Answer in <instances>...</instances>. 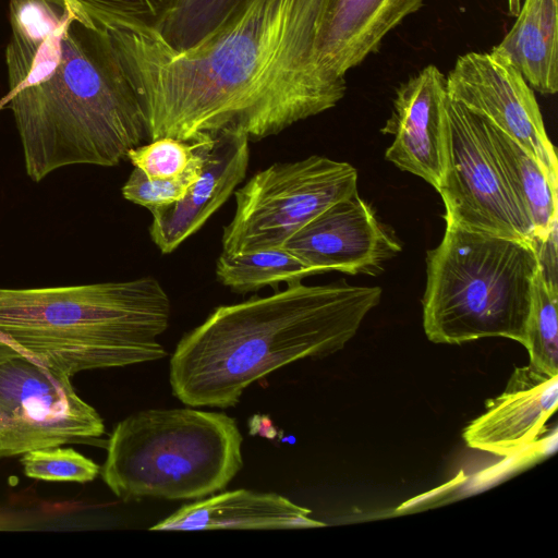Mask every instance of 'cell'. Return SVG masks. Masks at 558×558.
Masks as SVG:
<instances>
[{"instance_id": "16", "label": "cell", "mask_w": 558, "mask_h": 558, "mask_svg": "<svg viewBox=\"0 0 558 558\" xmlns=\"http://www.w3.org/2000/svg\"><path fill=\"white\" fill-rule=\"evenodd\" d=\"M312 511L275 493L236 489L213 494L183 505L151 531H203L217 529L278 530L320 527L326 523Z\"/></svg>"}, {"instance_id": "21", "label": "cell", "mask_w": 558, "mask_h": 558, "mask_svg": "<svg viewBox=\"0 0 558 558\" xmlns=\"http://www.w3.org/2000/svg\"><path fill=\"white\" fill-rule=\"evenodd\" d=\"M558 287L546 278L542 266L535 275L529 316L525 327L524 348L530 364L550 374H558Z\"/></svg>"}, {"instance_id": "18", "label": "cell", "mask_w": 558, "mask_h": 558, "mask_svg": "<svg viewBox=\"0 0 558 558\" xmlns=\"http://www.w3.org/2000/svg\"><path fill=\"white\" fill-rule=\"evenodd\" d=\"M482 120L505 178L532 225L536 243L544 241L558 223V184L514 140Z\"/></svg>"}, {"instance_id": "4", "label": "cell", "mask_w": 558, "mask_h": 558, "mask_svg": "<svg viewBox=\"0 0 558 558\" xmlns=\"http://www.w3.org/2000/svg\"><path fill=\"white\" fill-rule=\"evenodd\" d=\"M171 302L151 276L78 286L0 288V332L40 362L73 376L167 356L158 337Z\"/></svg>"}, {"instance_id": "6", "label": "cell", "mask_w": 558, "mask_h": 558, "mask_svg": "<svg viewBox=\"0 0 558 558\" xmlns=\"http://www.w3.org/2000/svg\"><path fill=\"white\" fill-rule=\"evenodd\" d=\"M242 436L223 412L149 409L119 422L100 474L123 501L202 499L243 466Z\"/></svg>"}, {"instance_id": "14", "label": "cell", "mask_w": 558, "mask_h": 558, "mask_svg": "<svg viewBox=\"0 0 558 558\" xmlns=\"http://www.w3.org/2000/svg\"><path fill=\"white\" fill-rule=\"evenodd\" d=\"M250 143L246 136L236 133L215 136L202 173L184 197L149 209V235L162 254L175 251L234 193L246 175Z\"/></svg>"}, {"instance_id": "2", "label": "cell", "mask_w": 558, "mask_h": 558, "mask_svg": "<svg viewBox=\"0 0 558 558\" xmlns=\"http://www.w3.org/2000/svg\"><path fill=\"white\" fill-rule=\"evenodd\" d=\"M5 63L9 108L34 182L73 165L117 166L148 140L108 27L71 10Z\"/></svg>"}, {"instance_id": "9", "label": "cell", "mask_w": 558, "mask_h": 558, "mask_svg": "<svg viewBox=\"0 0 558 558\" xmlns=\"http://www.w3.org/2000/svg\"><path fill=\"white\" fill-rule=\"evenodd\" d=\"M447 162L437 190L444 218L473 231L535 242L494 153L483 120L447 99Z\"/></svg>"}, {"instance_id": "10", "label": "cell", "mask_w": 558, "mask_h": 558, "mask_svg": "<svg viewBox=\"0 0 558 558\" xmlns=\"http://www.w3.org/2000/svg\"><path fill=\"white\" fill-rule=\"evenodd\" d=\"M448 96L514 140L558 184L556 148L533 89L501 52H468L446 76Z\"/></svg>"}, {"instance_id": "3", "label": "cell", "mask_w": 558, "mask_h": 558, "mask_svg": "<svg viewBox=\"0 0 558 558\" xmlns=\"http://www.w3.org/2000/svg\"><path fill=\"white\" fill-rule=\"evenodd\" d=\"M379 287L302 282L220 305L185 333L170 359L172 393L190 407L227 409L274 371L342 350L378 305Z\"/></svg>"}, {"instance_id": "15", "label": "cell", "mask_w": 558, "mask_h": 558, "mask_svg": "<svg viewBox=\"0 0 558 558\" xmlns=\"http://www.w3.org/2000/svg\"><path fill=\"white\" fill-rule=\"evenodd\" d=\"M425 0H333L319 47L323 71L347 86L345 74L376 53L384 38Z\"/></svg>"}, {"instance_id": "5", "label": "cell", "mask_w": 558, "mask_h": 558, "mask_svg": "<svg viewBox=\"0 0 558 558\" xmlns=\"http://www.w3.org/2000/svg\"><path fill=\"white\" fill-rule=\"evenodd\" d=\"M426 253L423 328L434 343L507 338L522 345L539 268L532 241L473 231L450 219Z\"/></svg>"}, {"instance_id": "25", "label": "cell", "mask_w": 558, "mask_h": 558, "mask_svg": "<svg viewBox=\"0 0 558 558\" xmlns=\"http://www.w3.org/2000/svg\"><path fill=\"white\" fill-rule=\"evenodd\" d=\"M204 162L205 160L174 179H148L140 169L134 168L122 186V195L125 199L147 209L172 204L182 199L199 178Z\"/></svg>"}, {"instance_id": "20", "label": "cell", "mask_w": 558, "mask_h": 558, "mask_svg": "<svg viewBox=\"0 0 558 558\" xmlns=\"http://www.w3.org/2000/svg\"><path fill=\"white\" fill-rule=\"evenodd\" d=\"M243 2L180 0L154 29L143 31L175 51H185L216 33Z\"/></svg>"}, {"instance_id": "13", "label": "cell", "mask_w": 558, "mask_h": 558, "mask_svg": "<svg viewBox=\"0 0 558 558\" xmlns=\"http://www.w3.org/2000/svg\"><path fill=\"white\" fill-rule=\"evenodd\" d=\"M558 404V374L531 364L515 367L505 390L485 403V411L464 428L468 447L498 457H513L532 445Z\"/></svg>"}, {"instance_id": "17", "label": "cell", "mask_w": 558, "mask_h": 558, "mask_svg": "<svg viewBox=\"0 0 558 558\" xmlns=\"http://www.w3.org/2000/svg\"><path fill=\"white\" fill-rule=\"evenodd\" d=\"M533 90H558V0H524L515 22L494 47Z\"/></svg>"}, {"instance_id": "19", "label": "cell", "mask_w": 558, "mask_h": 558, "mask_svg": "<svg viewBox=\"0 0 558 558\" xmlns=\"http://www.w3.org/2000/svg\"><path fill=\"white\" fill-rule=\"evenodd\" d=\"M314 275L310 267L283 246L240 255L221 253L216 263L218 281L240 294L281 282H302Z\"/></svg>"}, {"instance_id": "12", "label": "cell", "mask_w": 558, "mask_h": 558, "mask_svg": "<svg viewBox=\"0 0 558 558\" xmlns=\"http://www.w3.org/2000/svg\"><path fill=\"white\" fill-rule=\"evenodd\" d=\"M447 81L434 64L396 90L392 112L381 133L392 136L385 158L438 190L447 162Z\"/></svg>"}, {"instance_id": "26", "label": "cell", "mask_w": 558, "mask_h": 558, "mask_svg": "<svg viewBox=\"0 0 558 558\" xmlns=\"http://www.w3.org/2000/svg\"><path fill=\"white\" fill-rule=\"evenodd\" d=\"M508 14L515 17L520 11L521 0H507Z\"/></svg>"}, {"instance_id": "24", "label": "cell", "mask_w": 558, "mask_h": 558, "mask_svg": "<svg viewBox=\"0 0 558 558\" xmlns=\"http://www.w3.org/2000/svg\"><path fill=\"white\" fill-rule=\"evenodd\" d=\"M27 477L46 482L88 483L100 466L72 448L49 447L26 452L21 458Z\"/></svg>"}, {"instance_id": "7", "label": "cell", "mask_w": 558, "mask_h": 558, "mask_svg": "<svg viewBox=\"0 0 558 558\" xmlns=\"http://www.w3.org/2000/svg\"><path fill=\"white\" fill-rule=\"evenodd\" d=\"M357 179L352 165L318 155L256 172L233 193L235 210L223 228L221 253L282 247L326 208L356 194Z\"/></svg>"}, {"instance_id": "22", "label": "cell", "mask_w": 558, "mask_h": 558, "mask_svg": "<svg viewBox=\"0 0 558 558\" xmlns=\"http://www.w3.org/2000/svg\"><path fill=\"white\" fill-rule=\"evenodd\" d=\"M213 143L211 137L194 141L159 137L132 148L126 159L148 179H174L202 163Z\"/></svg>"}, {"instance_id": "8", "label": "cell", "mask_w": 558, "mask_h": 558, "mask_svg": "<svg viewBox=\"0 0 558 558\" xmlns=\"http://www.w3.org/2000/svg\"><path fill=\"white\" fill-rule=\"evenodd\" d=\"M70 378L0 340V459L102 436L101 416Z\"/></svg>"}, {"instance_id": "23", "label": "cell", "mask_w": 558, "mask_h": 558, "mask_svg": "<svg viewBox=\"0 0 558 558\" xmlns=\"http://www.w3.org/2000/svg\"><path fill=\"white\" fill-rule=\"evenodd\" d=\"M77 14L102 26L154 29L180 0H64Z\"/></svg>"}, {"instance_id": "1", "label": "cell", "mask_w": 558, "mask_h": 558, "mask_svg": "<svg viewBox=\"0 0 558 558\" xmlns=\"http://www.w3.org/2000/svg\"><path fill=\"white\" fill-rule=\"evenodd\" d=\"M332 2L244 0L185 51L146 31L107 26L148 141L236 133L258 142L337 106L347 86L329 80L319 61Z\"/></svg>"}, {"instance_id": "11", "label": "cell", "mask_w": 558, "mask_h": 558, "mask_svg": "<svg viewBox=\"0 0 558 558\" xmlns=\"http://www.w3.org/2000/svg\"><path fill=\"white\" fill-rule=\"evenodd\" d=\"M283 247L316 275L335 270L371 276L402 250L359 193L326 208Z\"/></svg>"}]
</instances>
